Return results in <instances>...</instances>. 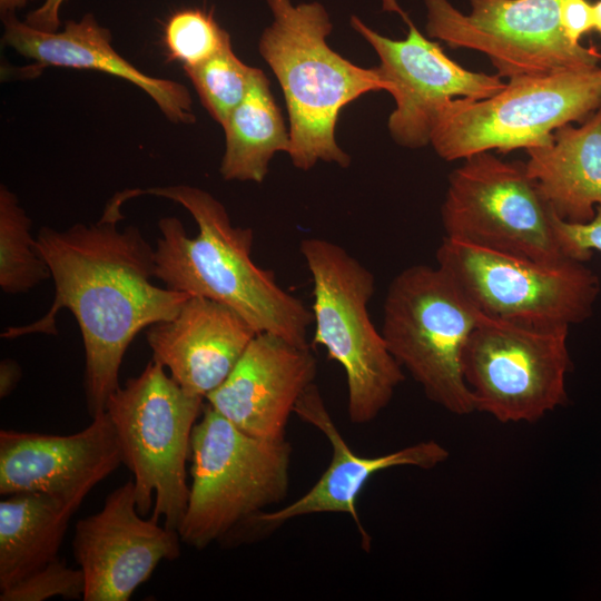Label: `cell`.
I'll list each match as a JSON object with an SVG mask.
<instances>
[{"mask_svg":"<svg viewBox=\"0 0 601 601\" xmlns=\"http://www.w3.org/2000/svg\"><path fill=\"white\" fill-rule=\"evenodd\" d=\"M122 204L115 195L96 223L39 229L35 248L50 269L53 302L41 318L1 334L3 338L56 335L58 313L70 311L83 342V387L91 417L105 412L109 396L120 386L122 358L138 332L175 317L191 296L151 282L155 248L138 227L117 228Z\"/></svg>","mask_w":601,"mask_h":601,"instance_id":"cell-1","label":"cell"},{"mask_svg":"<svg viewBox=\"0 0 601 601\" xmlns=\"http://www.w3.org/2000/svg\"><path fill=\"white\" fill-rule=\"evenodd\" d=\"M167 198L185 207L198 226L189 237L177 217L158 221L155 277L167 288L225 304L257 332L277 335L298 347H309L312 311L282 288L272 270L252 259L254 231L233 226L224 205L208 191L188 185L125 190Z\"/></svg>","mask_w":601,"mask_h":601,"instance_id":"cell-2","label":"cell"},{"mask_svg":"<svg viewBox=\"0 0 601 601\" xmlns=\"http://www.w3.org/2000/svg\"><path fill=\"white\" fill-rule=\"evenodd\" d=\"M266 1L273 19L260 36L258 50L284 92L289 119L287 154L300 170H309L318 161L345 168L351 157L335 135L341 110L367 92L387 91V85L378 67L356 66L329 47L333 24L322 3Z\"/></svg>","mask_w":601,"mask_h":601,"instance_id":"cell-3","label":"cell"},{"mask_svg":"<svg viewBox=\"0 0 601 601\" xmlns=\"http://www.w3.org/2000/svg\"><path fill=\"white\" fill-rule=\"evenodd\" d=\"M189 500L178 529L181 542L205 549L244 532L289 487L292 445L249 435L209 404L194 426Z\"/></svg>","mask_w":601,"mask_h":601,"instance_id":"cell-4","label":"cell"},{"mask_svg":"<svg viewBox=\"0 0 601 601\" xmlns=\"http://www.w3.org/2000/svg\"><path fill=\"white\" fill-rule=\"evenodd\" d=\"M299 250L313 278V344L323 346L345 372L351 422L370 423L404 381V370L368 314L374 275L342 246L324 238H305Z\"/></svg>","mask_w":601,"mask_h":601,"instance_id":"cell-5","label":"cell"},{"mask_svg":"<svg viewBox=\"0 0 601 601\" xmlns=\"http://www.w3.org/2000/svg\"><path fill=\"white\" fill-rule=\"evenodd\" d=\"M204 400L185 392L151 359L106 404L122 464L132 473L138 512L146 516L152 508V516L177 531L188 505L186 465Z\"/></svg>","mask_w":601,"mask_h":601,"instance_id":"cell-6","label":"cell"},{"mask_svg":"<svg viewBox=\"0 0 601 601\" xmlns=\"http://www.w3.org/2000/svg\"><path fill=\"white\" fill-rule=\"evenodd\" d=\"M480 314L437 264L403 269L384 302L381 333L388 351L430 401L460 416L474 412L462 357Z\"/></svg>","mask_w":601,"mask_h":601,"instance_id":"cell-7","label":"cell"},{"mask_svg":"<svg viewBox=\"0 0 601 601\" xmlns=\"http://www.w3.org/2000/svg\"><path fill=\"white\" fill-rule=\"evenodd\" d=\"M600 107V66L518 77L489 98L452 101L430 145L447 161L483 151L528 150L550 142L558 128L582 122Z\"/></svg>","mask_w":601,"mask_h":601,"instance_id":"cell-8","label":"cell"},{"mask_svg":"<svg viewBox=\"0 0 601 601\" xmlns=\"http://www.w3.org/2000/svg\"><path fill=\"white\" fill-rule=\"evenodd\" d=\"M436 264L483 314L540 328L590 317L600 292L583 262L546 264L443 237Z\"/></svg>","mask_w":601,"mask_h":601,"instance_id":"cell-9","label":"cell"},{"mask_svg":"<svg viewBox=\"0 0 601 601\" xmlns=\"http://www.w3.org/2000/svg\"><path fill=\"white\" fill-rule=\"evenodd\" d=\"M570 327L540 328L483 313L462 367L474 411L501 423H535L566 403Z\"/></svg>","mask_w":601,"mask_h":601,"instance_id":"cell-10","label":"cell"},{"mask_svg":"<svg viewBox=\"0 0 601 601\" xmlns=\"http://www.w3.org/2000/svg\"><path fill=\"white\" fill-rule=\"evenodd\" d=\"M554 215L525 162L491 151L469 156L450 174L441 208L444 237L546 264L571 259Z\"/></svg>","mask_w":601,"mask_h":601,"instance_id":"cell-11","label":"cell"},{"mask_svg":"<svg viewBox=\"0 0 601 601\" xmlns=\"http://www.w3.org/2000/svg\"><path fill=\"white\" fill-rule=\"evenodd\" d=\"M560 1L470 0V12L463 13L449 0H424L425 28L430 38L452 48L484 53L508 80L598 67L595 47L565 37Z\"/></svg>","mask_w":601,"mask_h":601,"instance_id":"cell-12","label":"cell"},{"mask_svg":"<svg viewBox=\"0 0 601 601\" xmlns=\"http://www.w3.org/2000/svg\"><path fill=\"white\" fill-rule=\"evenodd\" d=\"M407 24L404 39L387 38L356 16L352 28L375 50L378 69L395 100L387 128L393 140L416 149L430 144L443 111L456 99L480 100L501 91L506 82L497 75L467 70L452 60L435 41L425 38L396 0H384Z\"/></svg>","mask_w":601,"mask_h":601,"instance_id":"cell-13","label":"cell"},{"mask_svg":"<svg viewBox=\"0 0 601 601\" xmlns=\"http://www.w3.org/2000/svg\"><path fill=\"white\" fill-rule=\"evenodd\" d=\"M138 512L135 484L110 492L100 511L80 519L72 554L85 577V601H127L162 561L180 555L177 530Z\"/></svg>","mask_w":601,"mask_h":601,"instance_id":"cell-14","label":"cell"},{"mask_svg":"<svg viewBox=\"0 0 601 601\" xmlns=\"http://www.w3.org/2000/svg\"><path fill=\"white\" fill-rule=\"evenodd\" d=\"M115 427L105 412L70 435L0 431V493L36 492L80 506L119 465Z\"/></svg>","mask_w":601,"mask_h":601,"instance_id":"cell-15","label":"cell"},{"mask_svg":"<svg viewBox=\"0 0 601 601\" xmlns=\"http://www.w3.org/2000/svg\"><path fill=\"white\" fill-rule=\"evenodd\" d=\"M316 374L317 362L309 347H298L263 332L205 400L240 431L263 439H282L297 401Z\"/></svg>","mask_w":601,"mask_h":601,"instance_id":"cell-16","label":"cell"},{"mask_svg":"<svg viewBox=\"0 0 601 601\" xmlns=\"http://www.w3.org/2000/svg\"><path fill=\"white\" fill-rule=\"evenodd\" d=\"M294 414L328 440L332 449L331 462L305 494L282 509L260 513L248 529H273L295 518L316 513H345L355 522L362 546L368 551L372 539L362 524L356 504L367 482L381 471L398 466L430 470L444 463L450 456L449 451L434 440L422 441L378 456L356 454L335 425L315 383L302 394Z\"/></svg>","mask_w":601,"mask_h":601,"instance_id":"cell-17","label":"cell"},{"mask_svg":"<svg viewBox=\"0 0 601 601\" xmlns=\"http://www.w3.org/2000/svg\"><path fill=\"white\" fill-rule=\"evenodd\" d=\"M258 333L229 306L191 295L175 317L149 326L146 339L152 359L185 392L206 398Z\"/></svg>","mask_w":601,"mask_h":601,"instance_id":"cell-18","label":"cell"},{"mask_svg":"<svg viewBox=\"0 0 601 601\" xmlns=\"http://www.w3.org/2000/svg\"><path fill=\"white\" fill-rule=\"evenodd\" d=\"M3 43L46 67L88 69L121 78L146 92L165 117L175 124H193L191 96L180 82L151 77L121 57L111 45V32L92 13L69 20L62 30L43 31L20 21L14 13L2 16Z\"/></svg>","mask_w":601,"mask_h":601,"instance_id":"cell-19","label":"cell"},{"mask_svg":"<svg viewBox=\"0 0 601 601\" xmlns=\"http://www.w3.org/2000/svg\"><path fill=\"white\" fill-rule=\"evenodd\" d=\"M526 152V171L552 211L569 223L590 221L601 205V107Z\"/></svg>","mask_w":601,"mask_h":601,"instance_id":"cell-20","label":"cell"},{"mask_svg":"<svg viewBox=\"0 0 601 601\" xmlns=\"http://www.w3.org/2000/svg\"><path fill=\"white\" fill-rule=\"evenodd\" d=\"M76 508L36 492L14 493L0 502V592L59 559Z\"/></svg>","mask_w":601,"mask_h":601,"instance_id":"cell-21","label":"cell"},{"mask_svg":"<svg viewBox=\"0 0 601 601\" xmlns=\"http://www.w3.org/2000/svg\"><path fill=\"white\" fill-rule=\"evenodd\" d=\"M220 175L225 180L263 183L276 152L289 149V130L260 71L225 124Z\"/></svg>","mask_w":601,"mask_h":601,"instance_id":"cell-22","label":"cell"},{"mask_svg":"<svg viewBox=\"0 0 601 601\" xmlns=\"http://www.w3.org/2000/svg\"><path fill=\"white\" fill-rule=\"evenodd\" d=\"M31 219L19 205L16 194L0 186V287L6 294H21L35 288L51 273L35 248Z\"/></svg>","mask_w":601,"mask_h":601,"instance_id":"cell-23","label":"cell"},{"mask_svg":"<svg viewBox=\"0 0 601 601\" xmlns=\"http://www.w3.org/2000/svg\"><path fill=\"white\" fill-rule=\"evenodd\" d=\"M184 71L205 109L223 127L262 70L243 62L229 43L205 62Z\"/></svg>","mask_w":601,"mask_h":601,"instance_id":"cell-24","label":"cell"},{"mask_svg":"<svg viewBox=\"0 0 601 601\" xmlns=\"http://www.w3.org/2000/svg\"><path fill=\"white\" fill-rule=\"evenodd\" d=\"M230 42L210 12L184 9L175 12L164 28V45L170 59L183 69L196 67L219 52Z\"/></svg>","mask_w":601,"mask_h":601,"instance_id":"cell-25","label":"cell"},{"mask_svg":"<svg viewBox=\"0 0 601 601\" xmlns=\"http://www.w3.org/2000/svg\"><path fill=\"white\" fill-rule=\"evenodd\" d=\"M85 593L82 571L57 559L0 592L1 601H43L53 597L78 600Z\"/></svg>","mask_w":601,"mask_h":601,"instance_id":"cell-26","label":"cell"},{"mask_svg":"<svg viewBox=\"0 0 601 601\" xmlns=\"http://www.w3.org/2000/svg\"><path fill=\"white\" fill-rule=\"evenodd\" d=\"M553 225L559 244L569 258L585 263L592 250L601 253V205L588 223H569L554 215Z\"/></svg>","mask_w":601,"mask_h":601,"instance_id":"cell-27","label":"cell"},{"mask_svg":"<svg viewBox=\"0 0 601 601\" xmlns=\"http://www.w3.org/2000/svg\"><path fill=\"white\" fill-rule=\"evenodd\" d=\"M560 21L565 37L574 45L593 30V9L589 0H561Z\"/></svg>","mask_w":601,"mask_h":601,"instance_id":"cell-28","label":"cell"},{"mask_svg":"<svg viewBox=\"0 0 601 601\" xmlns=\"http://www.w3.org/2000/svg\"><path fill=\"white\" fill-rule=\"evenodd\" d=\"M66 0H45L43 3L31 11L26 22L39 30L57 31L60 27V8Z\"/></svg>","mask_w":601,"mask_h":601,"instance_id":"cell-29","label":"cell"},{"mask_svg":"<svg viewBox=\"0 0 601 601\" xmlns=\"http://www.w3.org/2000/svg\"><path fill=\"white\" fill-rule=\"evenodd\" d=\"M21 368L19 364L10 358L0 363V397L10 395L21 378Z\"/></svg>","mask_w":601,"mask_h":601,"instance_id":"cell-30","label":"cell"},{"mask_svg":"<svg viewBox=\"0 0 601 601\" xmlns=\"http://www.w3.org/2000/svg\"><path fill=\"white\" fill-rule=\"evenodd\" d=\"M29 1L32 0H0L1 14L14 13L16 10L23 8Z\"/></svg>","mask_w":601,"mask_h":601,"instance_id":"cell-31","label":"cell"},{"mask_svg":"<svg viewBox=\"0 0 601 601\" xmlns=\"http://www.w3.org/2000/svg\"><path fill=\"white\" fill-rule=\"evenodd\" d=\"M593 9V30L601 36V0L592 3Z\"/></svg>","mask_w":601,"mask_h":601,"instance_id":"cell-32","label":"cell"},{"mask_svg":"<svg viewBox=\"0 0 601 601\" xmlns=\"http://www.w3.org/2000/svg\"><path fill=\"white\" fill-rule=\"evenodd\" d=\"M600 68H601V66H600Z\"/></svg>","mask_w":601,"mask_h":601,"instance_id":"cell-33","label":"cell"}]
</instances>
